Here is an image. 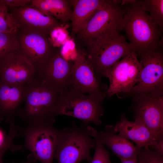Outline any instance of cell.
<instances>
[{"label":"cell","instance_id":"1","mask_svg":"<svg viewBox=\"0 0 163 163\" xmlns=\"http://www.w3.org/2000/svg\"><path fill=\"white\" fill-rule=\"evenodd\" d=\"M124 6L123 30L137 56L162 49V31L143 8L140 0H128Z\"/></svg>","mask_w":163,"mask_h":163},{"label":"cell","instance_id":"2","mask_svg":"<svg viewBox=\"0 0 163 163\" xmlns=\"http://www.w3.org/2000/svg\"><path fill=\"white\" fill-rule=\"evenodd\" d=\"M60 91L37 78L24 86V108L18 113L27 125H53L54 111Z\"/></svg>","mask_w":163,"mask_h":163},{"label":"cell","instance_id":"3","mask_svg":"<svg viewBox=\"0 0 163 163\" xmlns=\"http://www.w3.org/2000/svg\"><path fill=\"white\" fill-rule=\"evenodd\" d=\"M84 51L96 74L104 73L133 50L120 32H107L86 46Z\"/></svg>","mask_w":163,"mask_h":163},{"label":"cell","instance_id":"4","mask_svg":"<svg viewBox=\"0 0 163 163\" xmlns=\"http://www.w3.org/2000/svg\"><path fill=\"white\" fill-rule=\"evenodd\" d=\"M88 125L82 123L79 126L74 122L70 126L58 130L54 156L58 163L91 160L90 150L95 147L96 142L88 131Z\"/></svg>","mask_w":163,"mask_h":163},{"label":"cell","instance_id":"5","mask_svg":"<svg viewBox=\"0 0 163 163\" xmlns=\"http://www.w3.org/2000/svg\"><path fill=\"white\" fill-rule=\"evenodd\" d=\"M104 99L87 94L73 88L61 94L56 104L54 115H65L80 120L82 123H102Z\"/></svg>","mask_w":163,"mask_h":163},{"label":"cell","instance_id":"6","mask_svg":"<svg viewBox=\"0 0 163 163\" xmlns=\"http://www.w3.org/2000/svg\"><path fill=\"white\" fill-rule=\"evenodd\" d=\"M19 135L24 139L23 147L31 152L29 155L34 162L53 163L56 146L58 129L53 125L17 126Z\"/></svg>","mask_w":163,"mask_h":163},{"label":"cell","instance_id":"7","mask_svg":"<svg viewBox=\"0 0 163 163\" xmlns=\"http://www.w3.org/2000/svg\"><path fill=\"white\" fill-rule=\"evenodd\" d=\"M124 6L119 0H106L85 27L76 34L86 46L105 33L123 30Z\"/></svg>","mask_w":163,"mask_h":163},{"label":"cell","instance_id":"8","mask_svg":"<svg viewBox=\"0 0 163 163\" xmlns=\"http://www.w3.org/2000/svg\"><path fill=\"white\" fill-rule=\"evenodd\" d=\"M141 70L138 56L132 50L104 74L110 82L105 96L110 97L117 94L129 93L139 82Z\"/></svg>","mask_w":163,"mask_h":163},{"label":"cell","instance_id":"9","mask_svg":"<svg viewBox=\"0 0 163 163\" xmlns=\"http://www.w3.org/2000/svg\"><path fill=\"white\" fill-rule=\"evenodd\" d=\"M139 57L142 66L139 80L129 93L163 95L162 50L150 51Z\"/></svg>","mask_w":163,"mask_h":163},{"label":"cell","instance_id":"10","mask_svg":"<svg viewBox=\"0 0 163 163\" xmlns=\"http://www.w3.org/2000/svg\"><path fill=\"white\" fill-rule=\"evenodd\" d=\"M137 95L133 107L135 121L145 126L158 141L163 140V95Z\"/></svg>","mask_w":163,"mask_h":163},{"label":"cell","instance_id":"11","mask_svg":"<svg viewBox=\"0 0 163 163\" xmlns=\"http://www.w3.org/2000/svg\"><path fill=\"white\" fill-rule=\"evenodd\" d=\"M72 65L66 59L60 50L55 49L49 58L37 69L35 77L56 88L62 94L71 87Z\"/></svg>","mask_w":163,"mask_h":163},{"label":"cell","instance_id":"12","mask_svg":"<svg viewBox=\"0 0 163 163\" xmlns=\"http://www.w3.org/2000/svg\"><path fill=\"white\" fill-rule=\"evenodd\" d=\"M70 81L71 88L82 92L103 99L106 96L85 53L80 46L72 65Z\"/></svg>","mask_w":163,"mask_h":163},{"label":"cell","instance_id":"13","mask_svg":"<svg viewBox=\"0 0 163 163\" xmlns=\"http://www.w3.org/2000/svg\"><path fill=\"white\" fill-rule=\"evenodd\" d=\"M49 36L35 32L19 31L18 33V51L36 70L49 58L55 49Z\"/></svg>","mask_w":163,"mask_h":163},{"label":"cell","instance_id":"14","mask_svg":"<svg viewBox=\"0 0 163 163\" xmlns=\"http://www.w3.org/2000/svg\"><path fill=\"white\" fill-rule=\"evenodd\" d=\"M19 31L35 32L50 36L52 30L61 25L53 17L46 15L30 3L24 6L11 9Z\"/></svg>","mask_w":163,"mask_h":163},{"label":"cell","instance_id":"15","mask_svg":"<svg viewBox=\"0 0 163 163\" xmlns=\"http://www.w3.org/2000/svg\"><path fill=\"white\" fill-rule=\"evenodd\" d=\"M36 73L34 67L18 50L0 60V80L3 82L24 86L34 79Z\"/></svg>","mask_w":163,"mask_h":163},{"label":"cell","instance_id":"16","mask_svg":"<svg viewBox=\"0 0 163 163\" xmlns=\"http://www.w3.org/2000/svg\"><path fill=\"white\" fill-rule=\"evenodd\" d=\"M87 129L91 136L107 147L121 161L137 158L141 148L117 134L114 126L107 125L103 131H98L88 125Z\"/></svg>","mask_w":163,"mask_h":163},{"label":"cell","instance_id":"17","mask_svg":"<svg viewBox=\"0 0 163 163\" xmlns=\"http://www.w3.org/2000/svg\"><path fill=\"white\" fill-rule=\"evenodd\" d=\"M114 127L119 135L133 141L140 148L149 147L152 149L158 142L145 126L135 121L128 120L124 114L121 116Z\"/></svg>","mask_w":163,"mask_h":163},{"label":"cell","instance_id":"18","mask_svg":"<svg viewBox=\"0 0 163 163\" xmlns=\"http://www.w3.org/2000/svg\"><path fill=\"white\" fill-rule=\"evenodd\" d=\"M24 86L11 85L0 80V116L7 122L18 114L23 100Z\"/></svg>","mask_w":163,"mask_h":163},{"label":"cell","instance_id":"19","mask_svg":"<svg viewBox=\"0 0 163 163\" xmlns=\"http://www.w3.org/2000/svg\"><path fill=\"white\" fill-rule=\"evenodd\" d=\"M106 0H69L72 5V33L76 34L83 30L94 14Z\"/></svg>","mask_w":163,"mask_h":163},{"label":"cell","instance_id":"20","mask_svg":"<svg viewBox=\"0 0 163 163\" xmlns=\"http://www.w3.org/2000/svg\"><path fill=\"white\" fill-rule=\"evenodd\" d=\"M30 3L43 13L65 23L71 20L72 11L69 0H31Z\"/></svg>","mask_w":163,"mask_h":163},{"label":"cell","instance_id":"21","mask_svg":"<svg viewBox=\"0 0 163 163\" xmlns=\"http://www.w3.org/2000/svg\"><path fill=\"white\" fill-rule=\"evenodd\" d=\"M3 0H0V32L18 34V25Z\"/></svg>","mask_w":163,"mask_h":163},{"label":"cell","instance_id":"22","mask_svg":"<svg viewBox=\"0 0 163 163\" xmlns=\"http://www.w3.org/2000/svg\"><path fill=\"white\" fill-rule=\"evenodd\" d=\"M140 2L144 9L163 31V0H145Z\"/></svg>","mask_w":163,"mask_h":163},{"label":"cell","instance_id":"23","mask_svg":"<svg viewBox=\"0 0 163 163\" xmlns=\"http://www.w3.org/2000/svg\"><path fill=\"white\" fill-rule=\"evenodd\" d=\"M18 33L0 32V60L9 53L18 50Z\"/></svg>","mask_w":163,"mask_h":163},{"label":"cell","instance_id":"24","mask_svg":"<svg viewBox=\"0 0 163 163\" xmlns=\"http://www.w3.org/2000/svg\"><path fill=\"white\" fill-rule=\"evenodd\" d=\"M136 159L138 163H163V156L149 147L141 148Z\"/></svg>","mask_w":163,"mask_h":163},{"label":"cell","instance_id":"25","mask_svg":"<svg viewBox=\"0 0 163 163\" xmlns=\"http://www.w3.org/2000/svg\"><path fill=\"white\" fill-rule=\"evenodd\" d=\"M18 135L17 130L14 127H10L8 135L5 142L0 146V163H3L2 159L4 154L8 150H10L14 152L21 149V145H16L13 142L14 139Z\"/></svg>","mask_w":163,"mask_h":163},{"label":"cell","instance_id":"26","mask_svg":"<svg viewBox=\"0 0 163 163\" xmlns=\"http://www.w3.org/2000/svg\"><path fill=\"white\" fill-rule=\"evenodd\" d=\"M95 140L94 153L88 163H111L109 153L104 145L95 139Z\"/></svg>","mask_w":163,"mask_h":163},{"label":"cell","instance_id":"27","mask_svg":"<svg viewBox=\"0 0 163 163\" xmlns=\"http://www.w3.org/2000/svg\"><path fill=\"white\" fill-rule=\"evenodd\" d=\"M62 25L53 29L50 36V41L54 47L63 44L68 40L67 33Z\"/></svg>","mask_w":163,"mask_h":163},{"label":"cell","instance_id":"28","mask_svg":"<svg viewBox=\"0 0 163 163\" xmlns=\"http://www.w3.org/2000/svg\"><path fill=\"white\" fill-rule=\"evenodd\" d=\"M8 8L11 9L24 6L31 2V0H3Z\"/></svg>","mask_w":163,"mask_h":163},{"label":"cell","instance_id":"29","mask_svg":"<svg viewBox=\"0 0 163 163\" xmlns=\"http://www.w3.org/2000/svg\"><path fill=\"white\" fill-rule=\"evenodd\" d=\"M152 149L161 155H163V140L158 141Z\"/></svg>","mask_w":163,"mask_h":163},{"label":"cell","instance_id":"30","mask_svg":"<svg viewBox=\"0 0 163 163\" xmlns=\"http://www.w3.org/2000/svg\"><path fill=\"white\" fill-rule=\"evenodd\" d=\"M6 137L5 136V132L0 128V146L5 142Z\"/></svg>","mask_w":163,"mask_h":163},{"label":"cell","instance_id":"31","mask_svg":"<svg viewBox=\"0 0 163 163\" xmlns=\"http://www.w3.org/2000/svg\"><path fill=\"white\" fill-rule=\"evenodd\" d=\"M121 163H138L136 159H131L121 161Z\"/></svg>","mask_w":163,"mask_h":163},{"label":"cell","instance_id":"32","mask_svg":"<svg viewBox=\"0 0 163 163\" xmlns=\"http://www.w3.org/2000/svg\"><path fill=\"white\" fill-rule=\"evenodd\" d=\"M34 162L32 158L29 155L27 157V160L24 163H31Z\"/></svg>","mask_w":163,"mask_h":163},{"label":"cell","instance_id":"33","mask_svg":"<svg viewBox=\"0 0 163 163\" xmlns=\"http://www.w3.org/2000/svg\"><path fill=\"white\" fill-rule=\"evenodd\" d=\"M3 118L0 116V123L2 120L3 119Z\"/></svg>","mask_w":163,"mask_h":163}]
</instances>
